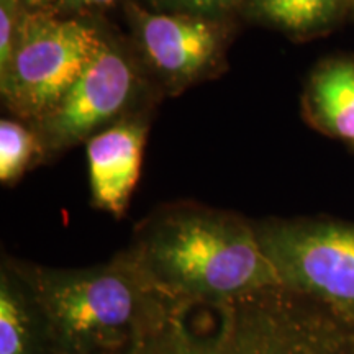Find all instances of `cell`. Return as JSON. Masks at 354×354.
Listing matches in <instances>:
<instances>
[{
  "instance_id": "obj_1",
  "label": "cell",
  "mask_w": 354,
  "mask_h": 354,
  "mask_svg": "<svg viewBox=\"0 0 354 354\" xmlns=\"http://www.w3.org/2000/svg\"><path fill=\"white\" fill-rule=\"evenodd\" d=\"M115 354H354V326L276 286L223 302H172Z\"/></svg>"
},
{
  "instance_id": "obj_2",
  "label": "cell",
  "mask_w": 354,
  "mask_h": 354,
  "mask_svg": "<svg viewBox=\"0 0 354 354\" xmlns=\"http://www.w3.org/2000/svg\"><path fill=\"white\" fill-rule=\"evenodd\" d=\"M127 251L174 302H223L279 286L254 221L197 203L154 212Z\"/></svg>"
},
{
  "instance_id": "obj_3",
  "label": "cell",
  "mask_w": 354,
  "mask_h": 354,
  "mask_svg": "<svg viewBox=\"0 0 354 354\" xmlns=\"http://www.w3.org/2000/svg\"><path fill=\"white\" fill-rule=\"evenodd\" d=\"M37 305L51 354H115L174 300L162 295L128 251L81 269L6 261Z\"/></svg>"
},
{
  "instance_id": "obj_4",
  "label": "cell",
  "mask_w": 354,
  "mask_h": 354,
  "mask_svg": "<svg viewBox=\"0 0 354 354\" xmlns=\"http://www.w3.org/2000/svg\"><path fill=\"white\" fill-rule=\"evenodd\" d=\"M105 32L56 10H26L15 50L0 73L8 112L33 125L61 100L99 51Z\"/></svg>"
},
{
  "instance_id": "obj_5",
  "label": "cell",
  "mask_w": 354,
  "mask_h": 354,
  "mask_svg": "<svg viewBox=\"0 0 354 354\" xmlns=\"http://www.w3.org/2000/svg\"><path fill=\"white\" fill-rule=\"evenodd\" d=\"M279 286L354 326V223L330 216L254 221Z\"/></svg>"
},
{
  "instance_id": "obj_6",
  "label": "cell",
  "mask_w": 354,
  "mask_h": 354,
  "mask_svg": "<svg viewBox=\"0 0 354 354\" xmlns=\"http://www.w3.org/2000/svg\"><path fill=\"white\" fill-rule=\"evenodd\" d=\"M136 61L125 44L105 33L99 51L76 82L32 125L44 154L63 153L127 118L143 87Z\"/></svg>"
},
{
  "instance_id": "obj_7",
  "label": "cell",
  "mask_w": 354,
  "mask_h": 354,
  "mask_svg": "<svg viewBox=\"0 0 354 354\" xmlns=\"http://www.w3.org/2000/svg\"><path fill=\"white\" fill-rule=\"evenodd\" d=\"M141 66L169 94L215 76L225 61L228 33L220 20L128 6Z\"/></svg>"
},
{
  "instance_id": "obj_8",
  "label": "cell",
  "mask_w": 354,
  "mask_h": 354,
  "mask_svg": "<svg viewBox=\"0 0 354 354\" xmlns=\"http://www.w3.org/2000/svg\"><path fill=\"white\" fill-rule=\"evenodd\" d=\"M148 123L127 117L87 141V167L95 209L122 218L140 179Z\"/></svg>"
},
{
  "instance_id": "obj_9",
  "label": "cell",
  "mask_w": 354,
  "mask_h": 354,
  "mask_svg": "<svg viewBox=\"0 0 354 354\" xmlns=\"http://www.w3.org/2000/svg\"><path fill=\"white\" fill-rule=\"evenodd\" d=\"M302 107L313 128L354 146V57L322 61L310 74Z\"/></svg>"
},
{
  "instance_id": "obj_10",
  "label": "cell",
  "mask_w": 354,
  "mask_h": 354,
  "mask_svg": "<svg viewBox=\"0 0 354 354\" xmlns=\"http://www.w3.org/2000/svg\"><path fill=\"white\" fill-rule=\"evenodd\" d=\"M0 354H51L37 305L6 264L0 276Z\"/></svg>"
},
{
  "instance_id": "obj_11",
  "label": "cell",
  "mask_w": 354,
  "mask_h": 354,
  "mask_svg": "<svg viewBox=\"0 0 354 354\" xmlns=\"http://www.w3.org/2000/svg\"><path fill=\"white\" fill-rule=\"evenodd\" d=\"M251 15L295 39L328 33L349 17L348 0H248Z\"/></svg>"
},
{
  "instance_id": "obj_12",
  "label": "cell",
  "mask_w": 354,
  "mask_h": 354,
  "mask_svg": "<svg viewBox=\"0 0 354 354\" xmlns=\"http://www.w3.org/2000/svg\"><path fill=\"white\" fill-rule=\"evenodd\" d=\"M43 156L41 140L32 125L12 118L0 122V183H17Z\"/></svg>"
},
{
  "instance_id": "obj_13",
  "label": "cell",
  "mask_w": 354,
  "mask_h": 354,
  "mask_svg": "<svg viewBox=\"0 0 354 354\" xmlns=\"http://www.w3.org/2000/svg\"><path fill=\"white\" fill-rule=\"evenodd\" d=\"M26 10L21 0H0V73L10 63Z\"/></svg>"
},
{
  "instance_id": "obj_14",
  "label": "cell",
  "mask_w": 354,
  "mask_h": 354,
  "mask_svg": "<svg viewBox=\"0 0 354 354\" xmlns=\"http://www.w3.org/2000/svg\"><path fill=\"white\" fill-rule=\"evenodd\" d=\"M241 0H154V3L165 12L185 13L201 19L221 20Z\"/></svg>"
},
{
  "instance_id": "obj_15",
  "label": "cell",
  "mask_w": 354,
  "mask_h": 354,
  "mask_svg": "<svg viewBox=\"0 0 354 354\" xmlns=\"http://www.w3.org/2000/svg\"><path fill=\"white\" fill-rule=\"evenodd\" d=\"M117 0H56V12L63 13H86L94 8L109 7Z\"/></svg>"
},
{
  "instance_id": "obj_16",
  "label": "cell",
  "mask_w": 354,
  "mask_h": 354,
  "mask_svg": "<svg viewBox=\"0 0 354 354\" xmlns=\"http://www.w3.org/2000/svg\"><path fill=\"white\" fill-rule=\"evenodd\" d=\"M28 10H51L56 0H21Z\"/></svg>"
},
{
  "instance_id": "obj_17",
  "label": "cell",
  "mask_w": 354,
  "mask_h": 354,
  "mask_svg": "<svg viewBox=\"0 0 354 354\" xmlns=\"http://www.w3.org/2000/svg\"><path fill=\"white\" fill-rule=\"evenodd\" d=\"M349 2V17L354 20V0H348Z\"/></svg>"
}]
</instances>
